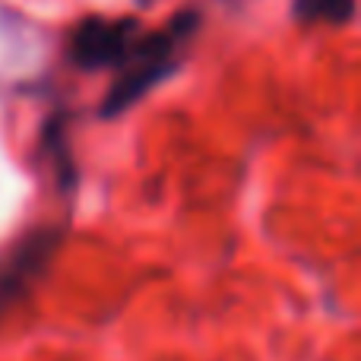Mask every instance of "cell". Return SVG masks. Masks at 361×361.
<instances>
[{
	"label": "cell",
	"instance_id": "obj_1",
	"mask_svg": "<svg viewBox=\"0 0 361 361\" xmlns=\"http://www.w3.org/2000/svg\"><path fill=\"white\" fill-rule=\"evenodd\" d=\"M197 29H200V13L187 10L178 13L165 29L149 32V35L140 32L127 61L118 67V80L108 89L105 102H102V118H114V114L133 108L149 89H156L162 80H169L180 67L184 48L197 35Z\"/></svg>",
	"mask_w": 361,
	"mask_h": 361
},
{
	"label": "cell",
	"instance_id": "obj_2",
	"mask_svg": "<svg viewBox=\"0 0 361 361\" xmlns=\"http://www.w3.org/2000/svg\"><path fill=\"white\" fill-rule=\"evenodd\" d=\"M140 35L137 19L89 16L70 35V61L82 70H118Z\"/></svg>",
	"mask_w": 361,
	"mask_h": 361
},
{
	"label": "cell",
	"instance_id": "obj_3",
	"mask_svg": "<svg viewBox=\"0 0 361 361\" xmlns=\"http://www.w3.org/2000/svg\"><path fill=\"white\" fill-rule=\"evenodd\" d=\"M57 247H61V231L42 228L25 238L6 260H0V320L29 295L32 282L42 276Z\"/></svg>",
	"mask_w": 361,
	"mask_h": 361
},
{
	"label": "cell",
	"instance_id": "obj_4",
	"mask_svg": "<svg viewBox=\"0 0 361 361\" xmlns=\"http://www.w3.org/2000/svg\"><path fill=\"white\" fill-rule=\"evenodd\" d=\"M295 16L311 25H349L355 19V0H295Z\"/></svg>",
	"mask_w": 361,
	"mask_h": 361
}]
</instances>
